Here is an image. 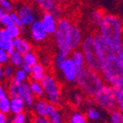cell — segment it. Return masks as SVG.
I'll use <instances>...</instances> for the list:
<instances>
[{
	"label": "cell",
	"mask_w": 123,
	"mask_h": 123,
	"mask_svg": "<svg viewBox=\"0 0 123 123\" xmlns=\"http://www.w3.org/2000/svg\"><path fill=\"white\" fill-rule=\"evenodd\" d=\"M98 34L109 44L111 51L117 53L123 42V21L115 14L105 13L98 28Z\"/></svg>",
	"instance_id": "cell-1"
},
{
	"label": "cell",
	"mask_w": 123,
	"mask_h": 123,
	"mask_svg": "<svg viewBox=\"0 0 123 123\" xmlns=\"http://www.w3.org/2000/svg\"><path fill=\"white\" fill-rule=\"evenodd\" d=\"M105 81L100 72L88 67H84L79 71L76 86L85 98L94 99L98 92L105 86Z\"/></svg>",
	"instance_id": "cell-2"
},
{
	"label": "cell",
	"mask_w": 123,
	"mask_h": 123,
	"mask_svg": "<svg viewBox=\"0 0 123 123\" xmlns=\"http://www.w3.org/2000/svg\"><path fill=\"white\" fill-rule=\"evenodd\" d=\"M100 73L105 84L111 87L123 85V63L116 53L105 57Z\"/></svg>",
	"instance_id": "cell-3"
},
{
	"label": "cell",
	"mask_w": 123,
	"mask_h": 123,
	"mask_svg": "<svg viewBox=\"0 0 123 123\" xmlns=\"http://www.w3.org/2000/svg\"><path fill=\"white\" fill-rule=\"evenodd\" d=\"M73 23L65 17H61L58 22L56 34L54 35V41L59 52L66 55L70 54L73 49L71 46V31Z\"/></svg>",
	"instance_id": "cell-4"
},
{
	"label": "cell",
	"mask_w": 123,
	"mask_h": 123,
	"mask_svg": "<svg viewBox=\"0 0 123 123\" xmlns=\"http://www.w3.org/2000/svg\"><path fill=\"white\" fill-rule=\"evenodd\" d=\"M80 50L84 55L86 67L97 72H101L105 58L102 56L96 45L95 35H90L84 38L80 46Z\"/></svg>",
	"instance_id": "cell-5"
},
{
	"label": "cell",
	"mask_w": 123,
	"mask_h": 123,
	"mask_svg": "<svg viewBox=\"0 0 123 123\" xmlns=\"http://www.w3.org/2000/svg\"><path fill=\"white\" fill-rule=\"evenodd\" d=\"M94 102L100 109L111 113L116 109V100L113 92V87L105 84V86L94 97Z\"/></svg>",
	"instance_id": "cell-6"
},
{
	"label": "cell",
	"mask_w": 123,
	"mask_h": 123,
	"mask_svg": "<svg viewBox=\"0 0 123 123\" xmlns=\"http://www.w3.org/2000/svg\"><path fill=\"white\" fill-rule=\"evenodd\" d=\"M41 83L46 100L54 105H58L62 100V90L57 79L54 76L47 74Z\"/></svg>",
	"instance_id": "cell-7"
},
{
	"label": "cell",
	"mask_w": 123,
	"mask_h": 123,
	"mask_svg": "<svg viewBox=\"0 0 123 123\" xmlns=\"http://www.w3.org/2000/svg\"><path fill=\"white\" fill-rule=\"evenodd\" d=\"M16 12L24 25V27H30L36 19V12L33 6L25 1L19 2L16 6Z\"/></svg>",
	"instance_id": "cell-8"
},
{
	"label": "cell",
	"mask_w": 123,
	"mask_h": 123,
	"mask_svg": "<svg viewBox=\"0 0 123 123\" xmlns=\"http://www.w3.org/2000/svg\"><path fill=\"white\" fill-rule=\"evenodd\" d=\"M61 72L63 78L68 82V83H76L77 80V77L79 74V69L77 68L74 64V62L72 61V59L70 57H68L63 63L60 65V67L57 69Z\"/></svg>",
	"instance_id": "cell-9"
},
{
	"label": "cell",
	"mask_w": 123,
	"mask_h": 123,
	"mask_svg": "<svg viewBox=\"0 0 123 123\" xmlns=\"http://www.w3.org/2000/svg\"><path fill=\"white\" fill-rule=\"evenodd\" d=\"M29 32H30V37L36 43H41L45 41L48 37L41 20L38 19L35 22H33L32 25L29 27Z\"/></svg>",
	"instance_id": "cell-10"
},
{
	"label": "cell",
	"mask_w": 123,
	"mask_h": 123,
	"mask_svg": "<svg viewBox=\"0 0 123 123\" xmlns=\"http://www.w3.org/2000/svg\"><path fill=\"white\" fill-rule=\"evenodd\" d=\"M33 110L35 112V115L39 116H44V117H48L56 110V107L54 104L49 102L47 100H37L34 103L33 106Z\"/></svg>",
	"instance_id": "cell-11"
},
{
	"label": "cell",
	"mask_w": 123,
	"mask_h": 123,
	"mask_svg": "<svg viewBox=\"0 0 123 123\" xmlns=\"http://www.w3.org/2000/svg\"><path fill=\"white\" fill-rule=\"evenodd\" d=\"M31 1L42 11H44V13H52L58 19H60L62 12L55 0H31Z\"/></svg>",
	"instance_id": "cell-12"
},
{
	"label": "cell",
	"mask_w": 123,
	"mask_h": 123,
	"mask_svg": "<svg viewBox=\"0 0 123 123\" xmlns=\"http://www.w3.org/2000/svg\"><path fill=\"white\" fill-rule=\"evenodd\" d=\"M41 22L47 35L54 37L58 27V22H59L58 18L52 13H43L41 17Z\"/></svg>",
	"instance_id": "cell-13"
},
{
	"label": "cell",
	"mask_w": 123,
	"mask_h": 123,
	"mask_svg": "<svg viewBox=\"0 0 123 123\" xmlns=\"http://www.w3.org/2000/svg\"><path fill=\"white\" fill-rule=\"evenodd\" d=\"M19 98L23 99L25 106L28 107V108H31V107L34 106L35 103V97L32 94L31 90H30L28 83H25V84H21V88H20V95Z\"/></svg>",
	"instance_id": "cell-14"
},
{
	"label": "cell",
	"mask_w": 123,
	"mask_h": 123,
	"mask_svg": "<svg viewBox=\"0 0 123 123\" xmlns=\"http://www.w3.org/2000/svg\"><path fill=\"white\" fill-rule=\"evenodd\" d=\"M83 39H84V38H83V33H82L81 28L78 25L73 24L72 31H71V46H72V49L73 50L78 49L81 46Z\"/></svg>",
	"instance_id": "cell-15"
},
{
	"label": "cell",
	"mask_w": 123,
	"mask_h": 123,
	"mask_svg": "<svg viewBox=\"0 0 123 123\" xmlns=\"http://www.w3.org/2000/svg\"><path fill=\"white\" fill-rule=\"evenodd\" d=\"M13 42H14L15 51H17L23 55H25V53L32 50V46H31V44H30V42H28L24 38L20 37L18 38H15V39H13Z\"/></svg>",
	"instance_id": "cell-16"
},
{
	"label": "cell",
	"mask_w": 123,
	"mask_h": 123,
	"mask_svg": "<svg viewBox=\"0 0 123 123\" xmlns=\"http://www.w3.org/2000/svg\"><path fill=\"white\" fill-rule=\"evenodd\" d=\"M95 41H96V45H97L99 51L101 52L102 56H103L105 59L106 56H109V55H111V54H114V53L111 51V47L109 46V44L105 42V40L99 34H96V35H95Z\"/></svg>",
	"instance_id": "cell-17"
},
{
	"label": "cell",
	"mask_w": 123,
	"mask_h": 123,
	"mask_svg": "<svg viewBox=\"0 0 123 123\" xmlns=\"http://www.w3.org/2000/svg\"><path fill=\"white\" fill-rule=\"evenodd\" d=\"M46 74V70L44 65L41 62H38L37 64H35L34 66H32V70H31V74H30V78L33 81H37V82H42V80L45 78Z\"/></svg>",
	"instance_id": "cell-18"
},
{
	"label": "cell",
	"mask_w": 123,
	"mask_h": 123,
	"mask_svg": "<svg viewBox=\"0 0 123 123\" xmlns=\"http://www.w3.org/2000/svg\"><path fill=\"white\" fill-rule=\"evenodd\" d=\"M105 13L101 10V9H94L92 10L89 14V21L92 24V26H94L96 28H99L101 23L103 22V19L105 17Z\"/></svg>",
	"instance_id": "cell-19"
},
{
	"label": "cell",
	"mask_w": 123,
	"mask_h": 123,
	"mask_svg": "<svg viewBox=\"0 0 123 123\" xmlns=\"http://www.w3.org/2000/svg\"><path fill=\"white\" fill-rule=\"evenodd\" d=\"M70 58L72 59V61L74 62V64L77 66V68L79 70L83 69L84 67H86V63H85V58L84 55L82 53V51L80 49H75L70 53Z\"/></svg>",
	"instance_id": "cell-20"
},
{
	"label": "cell",
	"mask_w": 123,
	"mask_h": 123,
	"mask_svg": "<svg viewBox=\"0 0 123 123\" xmlns=\"http://www.w3.org/2000/svg\"><path fill=\"white\" fill-rule=\"evenodd\" d=\"M25 107V103L23 99L21 98L11 99V113H13V115L24 112Z\"/></svg>",
	"instance_id": "cell-21"
},
{
	"label": "cell",
	"mask_w": 123,
	"mask_h": 123,
	"mask_svg": "<svg viewBox=\"0 0 123 123\" xmlns=\"http://www.w3.org/2000/svg\"><path fill=\"white\" fill-rule=\"evenodd\" d=\"M113 92L116 100V109L123 113V85L113 87Z\"/></svg>",
	"instance_id": "cell-22"
},
{
	"label": "cell",
	"mask_w": 123,
	"mask_h": 123,
	"mask_svg": "<svg viewBox=\"0 0 123 123\" xmlns=\"http://www.w3.org/2000/svg\"><path fill=\"white\" fill-rule=\"evenodd\" d=\"M28 86H29L30 90H31L32 94L34 95V97H37V98L45 97L44 89H43V86H42L41 82H37V81L31 80L30 82H28Z\"/></svg>",
	"instance_id": "cell-23"
},
{
	"label": "cell",
	"mask_w": 123,
	"mask_h": 123,
	"mask_svg": "<svg viewBox=\"0 0 123 123\" xmlns=\"http://www.w3.org/2000/svg\"><path fill=\"white\" fill-rule=\"evenodd\" d=\"M85 115L87 117L88 120L90 121H98L101 119L102 117V112L101 110L96 106H89L88 108L86 109V112H85Z\"/></svg>",
	"instance_id": "cell-24"
},
{
	"label": "cell",
	"mask_w": 123,
	"mask_h": 123,
	"mask_svg": "<svg viewBox=\"0 0 123 123\" xmlns=\"http://www.w3.org/2000/svg\"><path fill=\"white\" fill-rule=\"evenodd\" d=\"M0 111L5 114L11 112V98L7 93L0 97Z\"/></svg>",
	"instance_id": "cell-25"
},
{
	"label": "cell",
	"mask_w": 123,
	"mask_h": 123,
	"mask_svg": "<svg viewBox=\"0 0 123 123\" xmlns=\"http://www.w3.org/2000/svg\"><path fill=\"white\" fill-rule=\"evenodd\" d=\"M86 115L80 110H74L68 117V123H88Z\"/></svg>",
	"instance_id": "cell-26"
},
{
	"label": "cell",
	"mask_w": 123,
	"mask_h": 123,
	"mask_svg": "<svg viewBox=\"0 0 123 123\" xmlns=\"http://www.w3.org/2000/svg\"><path fill=\"white\" fill-rule=\"evenodd\" d=\"M10 63L14 67L22 68V66L25 64V62H24V55L19 53V52H17V51H14L13 53L10 54Z\"/></svg>",
	"instance_id": "cell-27"
},
{
	"label": "cell",
	"mask_w": 123,
	"mask_h": 123,
	"mask_svg": "<svg viewBox=\"0 0 123 123\" xmlns=\"http://www.w3.org/2000/svg\"><path fill=\"white\" fill-rule=\"evenodd\" d=\"M24 62H25V64H27L32 67L38 63V56L34 51L31 50L24 55Z\"/></svg>",
	"instance_id": "cell-28"
},
{
	"label": "cell",
	"mask_w": 123,
	"mask_h": 123,
	"mask_svg": "<svg viewBox=\"0 0 123 123\" xmlns=\"http://www.w3.org/2000/svg\"><path fill=\"white\" fill-rule=\"evenodd\" d=\"M27 76L28 75L22 68H19L15 72V75L13 77V81L17 84H25V83H26Z\"/></svg>",
	"instance_id": "cell-29"
},
{
	"label": "cell",
	"mask_w": 123,
	"mask_h": 123,
	"mask_svg": "<svg viewBox=\"0 0 123 123\" xmlns=\"http://www.w3.org/2000/svg\"><path fill=\"white\" fill-rule=\"evenodd\" d=\"M20 88H21V84H17L14 81H12L9 86H8V91L7 94L9 95V97L12 98H19L20 95Z\"/></svg>",
	"instance_id": "cell-30"
},
{
	"label": "cell",
	"mask_w": 123,
	"mask_h": 123,
	"mask_svg": "<svg viewBox=\"0 0 123 123\" xmlns=\"http://www.w3.org/2000/svg\"><path fill=\"white\" fill-rule=\"evenodd\" d=\"M85 97L84 95L81 93V92L78 90V91H75V92H72V94L70 96V100L71 102L76 105V106H78V105H81L83 101H85Z\"/></svg>",
	"instance_id": "cell-31"
},
{
	"label": "cell",
	"mask_w": 123,
	"mask_h": 123,
	"mask_svg": "<svg viewBox=\"0 0 123 123\" xmlns=\"http://www.w3.org/2000/svg\"><path fill=\"white\" fill-rule=\"evenodd\" d=\"M5 29L7 30V32L9 33V35L11 36V38H12L13 39L20 38L22 31H21V28L18 27L17 25H15V24L12 23V24H10L9 26H7Z\"/></svg>",
	"instance_id": "cell-32"
},
{
	"label": "cell",
	"mask_w": 123,
	"mask_h": 123,
	"mask_svg": "<svg viewBox=\"0 0 123 123\" xmlns=\"http://www.w3.org/2000/svg\"><path fill=\"white\" fill-rule=\"evenodd\" d=\"M109 120H110V123H123V113L115 109L110 113Z\"/></svg>",
	"instance_id": "cell-33"
},
{
	"label": "cell",
	"mask_w": 123,
	"mask_h": 123,
	"mask_svg": "<svg viewBox=\"0 0 123 123\" xmlns=\"http://www.w3.org/2000/svg\"><path fill=\"white\" fill-rule=\"evenodd\" d=\"M68 55H66V54H64V53H62V52H57L56 53V55L54 56V58H53V64H54V67L56 68V69H58L59 67H60V65L64 62V61L68 58Z\"/></svg>",
	"instance_id": "cell-34"
},
{
	"label": "cell",
	"mask_w": 123,
	"mask_h": 123,
	"mask_svg": "<svg viewBox=\"0 0 123 123\" xmlns=\"http://www.w3.org/2000/svg\"><path fill=\"white\" fill-rule=\"evenodd\" d=\"M27 115L25 112H21L18 114H14L11 118V123H26Z\"/></svg>",
	"instance_id": "cell-35"
},
{
	"label": "cell",
	"mask_w": 123,
	"mask_h": 123,
	"mask_svg": "<svg viewBox=\"0 0 123 123\" xmlns=\"http://www.w3.org/2000/svg\"><path fill=\"white\" fill-rule=\"evenodd\" d=\"M0 6L5 13H12L14 10V3L12 0H0Z\"/></svg>",
	"instance_id": "cell-36"
},
{
	"label": "cell",
	"mask_w": 123,
	"mask_h": 123,
	"mask_svg": "<svg viewBox=\"0 0 123 123\" xmlns=\"http://www.w3.org/2000/svg\"><path fill=\"white\" fill-rule=\"evenodd\" d=\"M49 120L51 123H64L63 115H62L61 111L56 108V110L49 116Z\"/></svg>",
	"instance_id": "cell-37"
},
{
	"label": "cell",
	"mask_w": 123,
	"mask_h": 123,
	"mask_svg": "<svg viewBox=\"0 0 123 123\" xmlns=\"http://www.w3.org/2000/svg\"><path fill=\"white\" fill-rule=\"evenodd\" d=\"M16 70L14 69V66L11 64H6L4 66V77L6 79H11L14 77Z\"/></svg>",
	"instance_id": "cell-38"
},
{
	"label": "cell",
	"mask_w": 123,
	"mask_h": 123,
	"mask_svg": "<svg viewBox=\"0 0 123 123\" xmlns=\"http://www.w3.org/2000/svg\"><path fill=\"white\" fill-rule=\"evenodd\" d=\"M10 61V54L5 49H0V64L6 65Z\"/></svg>",
	"instance_id": "cell-39"
},
{
	"label": "cell",
	"mask_w": 123,
	"mask_h": 123,
	"mask_svg": "<svg viewBox=\"0 0 123 123\" xmlns=\"http://www.w3.org/2000/svg\"><path fill=\"white\" fill-rule=\"evenodd\" d=\"M0 23L3 27H7L10 24H12V19H11V13H4L1 17H0Z\"/></svg>",
	"instance_id": "cell-40"
},
{
	"label": "cell",
	"mask_w": 123,
	"mask_h": 123,
	"mask_svg": "<svg viewBox=\"0 0 123 123\" xmlns=\"http://www.w3.org/2000/svg\"><path fill=\"white\" fill-rule=\"evenodd\" d=\"M0 38H1L5 43H7V42L13 40V38H11V36L9 35V33L7 32V30H6L5 28L0 30Z\"/></svg>",
	"instance_id": "cell-41"
},
{
	"label": "cell",
	"mask_w": 123,
	"mask_h": 123,
	"mask_svg": "<svg viewBox=\"0 0 123 123\" xmlns=\"http://www.w3.org/2000/svg\"><path fill=\"white\" fill-rule=\"evenodd\" d=\"M11 19H12V23L13 24H15V25H17L18 27H20L21 29L24 27V25H23V23H22V21H21V19H20V17H19V15L16 13V12H12L11 13Z\"/></svg>",
	"instance_id": "cell-42"
},
{
	"label": "cell",
	"mask_w": 123,
	"mask_h": 123,
	"mask_svg": "<svg viewBox=\"0 0 123 123\" xmlns=\"http://www.w3.org/2000/svg\"><path fill=\"white\" fill-rule=\"evenodd\" d=\"M32 123H51L48 117H44V116H39L35 115L32 119Z\"/></svg>",
	"instance_id": "cell-43"
},
{
	"label": "cell",
	"mask_w": 123,
	"mask_h": 123,
	"mask_svg": "<svg viewBox=\"0 0 123 123\" xmlns=\"http://www.w3.org/2000/svg\"><path fill=\"white\" fill-rule=\"evenodd\" d=\"M9 54H11V53H13L14 51H15V47H14V42H13V40L12 41H9V42H7V43H5V48H4Z\"/></svg>",
	"instance_id": "cell-44"
},
{
	"label": "cell",
	"mask_w": 123,
	"mask_h": 123,
	"mask_svg": "<svg viewBox=\"0 0 123 123\" xmlns=\"http://www.w3.org/2000/svg\"><path fill=\"white\" fill-rule=\"evenodd\" d=\"M22 69H23L27 75H30V74H31L32 67H31V66H29V65H27V64H24V65L22 66Z\"/></svg>",
	"instance_id": "cell-45"
},
{
	"label": "cell",
	"mask_w": 123,
	"mask_h": 123,
	"mask_svg": "<svg viewBox=\"0 0 123 123\" xmlns=\"http://www.w3.org/2000/svg\"><path fill=\"white\" fill-rule=\"evenodd\" d=\"M7 122H8L7 114L0 111V123H7Z\"/></svg>",
	"instance_id": "cell-46"
},
{
	"label": "cell",
	"mask_w": 123,
	"mask_h": 123,
	"mask_svg": "<svg viewBox=\"0 0 123 123\" xmlns=\"http://www.w3.org/2000/svg\"><path fill=\"white\" fill-rule=\"evenodd\" d=\"M117 56L119 57V59L122 61V63H123V42H122V44H121V46H120V48H119V50L117 51Z\"/></svg>",
	"instance_id": "cell-47"
},
{
	"label": "cell",
	"mask_w": 123,
	"mask_h": 123,
	"mask_svg": "<svg viewBox=\"0 0 123 123\" xmlns=\"http://www.w3.org/2000/svg\"><path fill=\"white\" fill-rule=\"evenodd\" d=\"M3 78H5L4 77V67H3V65L0 64V80H2Z\"/></svg>",
	"instance_id": "cell-48"
},
{
	"label": "cell",
	"mask_w": 123,
	"mask_h": 123,
	"mask_svg": "<svg viewBox=\"0 0 123 123\" xmlns=\"http://www.w3.org/2000/svg\"><path fill=\"white\" fill-rule=\"evenodd\" d=\"M68 1V0H55V2L58 4V5H62V4H65Z\"/></svg>",
	"instance_id": "cell-49"
},
{
	"label": "cell",
	"mask_w": 123,
	"mask_h": 123,
	"mask_svg": "<svg viewBox=\"0 0 123 123\" xmlns=\"http://www.w3.org/2000/svg\"><path fill=\"white\" fill-rule=\"evenodd\" d=\"M5 48V42L0 38V49H4Z\"/></svg>",
	"instance_id": "cell-50"
},
{
	"label": "cell",
	"mask_w": 123,
	"mask_h": 123,
	"mask_svg": "<svg viewBox=\"0 0 123 123\" xmlns=\"http://www.w3.org/2000/svg\"><path fill=\"white\" fill-rule=\"evenodd\" d=\"M4 93H6V92H5V90L3 89V87H2V85L1 84H0V97H1Z\"/></svg>",
	"instance_id": "cell-51"
},
{
	"label": "cell",
	"mask_w": 123,
	"mask_h": 123,
	"mask_svg": "<svg viewBox=\"0 0 123 123\" xmlns=\"http://www.w3.org/2000/svg\"><path fill=\"white\" fill-rule=\"evenodd\" d=\"M4 13H5V12H4V10L2 9V7H1V6H0V17H1Z\"/></svg>",
	"instance_id": "cell-52"
},
{
	"label": "cell",
	"mask_w": 123,
	"mask_h": 123,
	"mask_svg": "<svg viewBox=\"0 0 123 123\" xmlns=\"http://www.w3.org/2000/svg\"><path fill=\"white\" fill-rule=\"evenodd\" d=\"M113 1H115V2H120V1H122V0H113Z\"/></svg>",
	"instance_id": "cell-53"
},
{
	"label": "cell",
	"mask_w": 123,
	"mask_h": 123,
	"mask_svg": "<svg viewBox=\"0 0 123 123\" xmlns=\"http://www.w3.org/2000/svg\"><path fill=\"white\" fill-rule=\"evenodd\" d=\"M1 27H2V25H1V23H0V30H1Z\"/></svg>",
	"instance_id": "cell-54"
}]
</instances>
